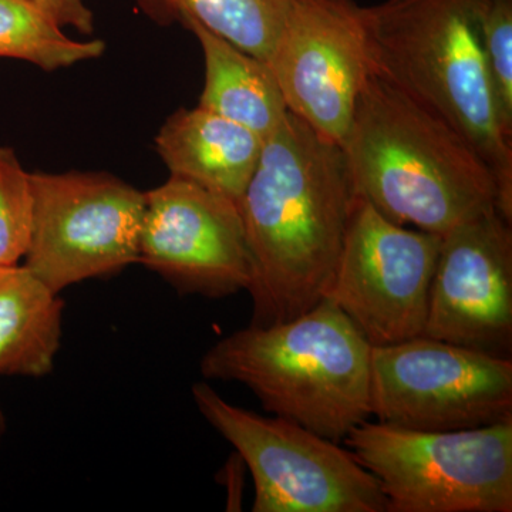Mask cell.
<instances>
[{
    "mask_svg": "<svg viewBox=\"0 0 512 512\" xmlns=\"http://www.w3.org/2000/svg\"><path fill=\"white\" fill-rule=\"evenodd\" d=\"M266 63L288 110L342 147L372 72L365 8L355 0H299Z\"/></svg>",
    "mask_w": 512,
    "mask_h": 512,
    "instance_id": "obj_10",
    "label": "cell"
},
{
    "mask_svg": "<svg viewBox=\"0 0 512 512\" xmlns=\"http://www.w3.org/2000/svg\"><path fill=\"white\" fill-rule=\"evenodd\" d=\"M6 433V416L3 412L2 406H0V446H2L3 437Z\"/></svg>",
    "mask_w": 512,
    "mask_h": 512,
    "instance_id": "obj_21",
    "label": "cell"
},
{
    "mask_svg": "<svg viewBox=\"0 0 512 512\" xmlns=\"http://www.w3.org/2000/svg\"><path fill=\"white\" fill-rule=\"evenodd\" d=\"M32 225V173L12 148L0 146V266L18 265L25 258Z\"/></svg>",
    "mask_w": 512,
    "mask_h": 512,
    "instance_id": "obj_18",
    "label": "cell"
},
{
    "mask_svg": "<svg viewBox=\"0 0 512 512\" xmlns=\"http://www.w3.org/2000/svg\"><path fill=\"white\" fill-rule=\"evenodd\" d=\"M488 0H386L365 8L370 70L466 138L512 224V130L484 52Z\"/></svg>",
    "mask_w": 512,
    "mask_h": 512,
    "instance_id": "obj_2",
    "label": "cell"
},
{
    "mask_svg": "<svg viewBox=\"0 0 512 512\" xmlns=\"http://www.w3.org/2000/svg\"><path fill=\"white\" fill-rule=\"evenodd\" d=\"M353 201L342 147L289 111L264 138L239 201L252 264V325L286 322L325 299Z\"/></svg>",
    "mask_w": 512,
    "mask_h": 512,
    "instance_id": "obj_1",
    "label": "cell"
},
{
    "mask_svg": "<svg viewBox=\"0 0 512 512\" xmlns=\"http://www.w3.org/2000/svg\"><path fill=\"white\" fill-rule=\"evenodd\" d=\"M60 28H73L82 35L94 32V15L83 0H32Z\"/></svg>",
    "mask_w": 512,
    "mask_h": 512,
    "instance_id": "obj_20",
    "label": "cell"
},
{
    "mask_svg": "<svg viewBox=\"0 0 512 512\" xmlns=\"http://www.w3.org/2000/svg\"><path fill=\"white\" fill-rule=\"evenodd\" d=\"M183 26L194 33L204 53L205 84L198 106L259 137L274 133L289 110L269 64L198 23L185 22Z\"/></svg>",
    "mask_w": 512,
    "mask_h": 512,
    "instance_id": "obj_15",
    "label": "cell"
},
{
    "mask_svg": "<svg viewBox=\"0 0 512 512\" xmlns=\"http://www.w3.org/2000/svg\"><path fill=\"white\" fill-rule=\"evenodd\" d=\"M342 150L356 197L394 224L444 237L497 211L493 175L466 138L373 72Z\"/></svg>",
    "mask_w": 512,
    "mask_h": 512,
    "instance_id": "obj_3",
    "label": "cell"
},
{
    "mask_svg": "<svg viewBox=\"0 0 512 512\" xmlns=\"http://www.w3.org/2000/svg\"><path fill=\"white\" fill-rule=\"evenodd\" d=\"M191 396L248 468L252 511L387 512L379 483L349 448L291 420L235 406L208 382L192 384Z\"/></svg>",
    "mask_w": 512,
    "mask_h": 512,
    "instance_id": "obj_6",
    "label": "cell"
},
{
    "mask_svg": "<svg viewBox=\"0 0 512 512\" xmlns=\"http://www.w3.org/2000/svg\"><path fill=\"white\" fill-rule=\"evenodd\" d=\"M372 345L329 299L276 325H249L205 352V380L248 387L266 413L343 444L370 413Z\"/></svg>",
    "mask_w": 512,
    "mask_h": 512,
    "instance_id": "obj_4",
    "label": "cell"
},
{
    "mask_svg": "<svg viewBox=\"0 0 512 512\" xmlns=\"http://www.w3.org/2000/svg\"><path fill=\"white\" fill-rule=\"evenodd\" d=\"M64 302L25 265L0 266V377H45L62 346Z\"/></svg>",
    "mask_w": 512,
    "mask_h": 512,
    "instance_id": "obj_14",
    "label": "cell"
},
{
    "mask_svg": "<svg viewBox=\"0 0 512 512\" xmlns=\"http://www.w3.org/2000/svg\"><path fill=\"white\" fill-rule=\"evenodd\" d=\"M423 335L511 357L512 229L497 211L441 237Z\"/></svg>",
    "mask_w": 512,
    "mask_h": 512,
    "instance_id": "obj_12",
    "label": "cell"
},
{
    "mask_svg": "<svg viewBox=\"0 0 512 512\" xmlns=\"http://www.w3.org/2000/svg\"><path fill=\"white\" fill-rule=\"evenodd\" d=\"M100 39L74 40L32 0H0V57L55 72L103 56Z\"/></svg>",
    "mask_w": 512,
    "mask_h": 512,
    "instance_id": "obj_17",
    "label": "cell"
},
{
    "mask_svg": "<svg viewBox=\"0 0 512 512\" xmlns=\"http://www.w3.org/2000/svg\"><path fill=\"white\" fill-rule=\"evenodd\" d=\"M140 264L181 295L248 292L251 255L238 202L171 175L146 192Z\"/></svg>",
    "mask_w": 512,
    "mask_h": 512,
    "instance_id": "obj_11",
    "label": "cell"
},
{
    "mask_svg": "<svg viewBox=\"0 0 512 512\" xmlns=\"http://www.w3.org/2000/svg\"><path fill=\"white\" fill-rule=\"evenodd\" d=\"M299 0H137L158 23L195 22L268 62Z\"/></svg>",
    "mask_w": 512,
    "mask_h": 512,
    "instance_id": "obj_16",
    "label": "cell"
},
{
    "mask_svg": "<svg viewBox=\"0 0 512 512\" xmlns=\"http://www.w3.org/2000/svg\"><path fill=\"white\" fill-rule=\"evenodd\" d=\"M264 138L197 106L168 117L156 137L157 153L171 175L241 201L261 157Z\"/></svg>",
    "mask_w": 512,
    "mask_h": 512,
    "instance_id": "obj_13",
    "label": "cell"
},
{
    "mask_svg": "<svg viewBox=\"0 0 512 512\" xmlns=\"http://www.w3.org/2000/svg\"><path fill=\"white\" fill-rule=\"evenodd\" d=\"M387 512H511L512 421L424 431L366 420L343 440Z\"/></svg>",
    "mask_w": 512,
    "mask_h": 512,
    "instance_id": "obj_5",
    "label": "cell"
},
{
    "mask_svg": "<svg viewBox=\"0 0 512 512\" xmlns=\"http://www.w3.org/2000/svg\"><path fill=\"white\" fill-rule=\"evenodd\" d=\"M370 413L403 429L451 431L512 421V360L417 336L372 346Z\"/></svg>",
    "mask_w": 512,
    "mask_h": 512,
    "instance_id": "obj_7",
    "label": "cell"
},
{
    "mask_svg": "<svg viewBox=\"0 0 512 512\" xmlns=\"http://www.w3.org/2000/svg\"><path fill=\"white\" fill-rule=\"evenodd\" d=\"M25 266L55 293L140 264L146 192L109 173H32Z\"/></svg>",
    "mask_w": 512,
    "mask_h": 512,
    "instance_id": "obj_8",
    "label": "cell"
},
{
    "mask_svg": "<svg viewBox=\"0 0 512 512\" xmlns=\"http://www.w3.org/2000/svg\"><path fill=\"white\" fill-rule=\"evenodd\" d=\"M441 237L387 220L356 197L325 298L372 346L423 335Z\"/></svg>",
    "mask_w": 512,
    "mask_h": 512,
    "instance_id": "obj_9",
    "label": "cell"
},
{
    "mask_svg": "<svg viewBox=\"0 0 512 512\" xmlns=\"http://www.w3.org/2000/svg\"><path fill=\"white\" fill-rule=\"evenodd\" d=\"M483 42L498 104L512 130V0H488Z\"/></svg>",
    "mask_w": 512,
    "mask_h": 512,
    "instance_id": "obj_19",
    "label": "cell"
}]
</instances>
